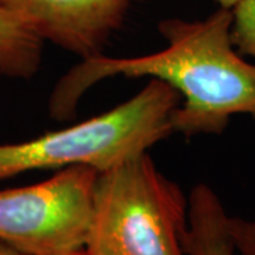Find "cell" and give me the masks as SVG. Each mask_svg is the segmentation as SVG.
I'll use <instances>...</instances> for the list:
<instances>
[{
    "mask_svg": "<svg viewBox=\"0 0 255 255\" xmlns=\"http://www.w3.org/2000/svg\"><path fill=\"white\" fill-rule=\"evenodd\" d=\"M231 23L233 11L226 7L204 20L166 18L159 23L167 43L160 51L81 60L55 84L48 101L50 117L55 121L73 118L91 87L124 75L160 80L180 95L173 130L183 136L220 135L236 115L255 119V64L244 60L233 44Z\"/></svg>",
    "mask_w": 255,
    "mask_h": 255,
    "instance_id": "obj_1",
    "label": "cell"
},
{
    "mask_svg": "<svg viewBox=\"0 0 255 255\" xmlns=\"http://www.w3.org/2000/svg\"><path fill=\"white\" fill-rule=\"evenodd\" d=\"M180 102L169 84L152 78L135 97L101 115L24 142L0 145V182L33 170L111 169L174 133L173 115Z\"/></svg>",
    "mask_w": 255,
    "mask_h": 255,
    "instance_id": "obj_2",
    "label": "cell"
},
{
    "mask_svg": "<svg viewBox=\"0 0 255 255\" xmlns=\"http://www.w3.org/2000/svg\"><path fill=\"white\" fill-rule=\"evenodd\" d=\"M189 197L147 152L98 173L85 253L186 255Z\"/></svg>",
    "mask_w": 255,
    "mask_h": 255,
    "instance_id": "obj_3",
    "label": "cell"
},
{
    "mask_svg": "<svg viewBox=\"0 0 255 255\" xmlns=\"http://www.w3.org/2000/svg\"><path fill=\"white\" fill-rule=\"evenodd\" d=\"M98 173L71 166L43 182L0 190V241L26 255L84 250Z\"/></svg>",
    "mask_w": 255,
    "mask_h": 255,
    "instance_id": "obj_4",
    "label": "cell"
},
{
    "mask_svg": "<svg viewBox=\"0 0 255 255\" xmlns=\"http://www.w3.org/2000/svg\"><path fill=\"white\" fill-rule=\"evenodd\" d=\"M136 0H0L44 43L80 57L102 54Z\"/></svg>",
    "mask_w": 255,
    "mask_h": 255,
    "instance_id": "obj_5",
    "label": "cell"
},
{
    "mask_svg": "<svg viewBox=\"0 0 255 255\" xmlns=\"http://www.w3.org/2000/svg\"><path fill=\"white\" fill-rule=\"evenodd\" d=\"M228 214L219 194L199 183L189 194V226L183 237L186 255H238L228 233Z\"/></svg>",
    "mask_w": 255,
    "mask_h": 255,
    "instance_id": "obj_6",
    "label": "cell"
},
{
    "mask_svg": "<svg viewBox=\"0 0 255 255\" xmlns=\"http://www.w3.org/2000/svg\"><path fill=\"white\" fill-rule=\"evenodd\" d=\"M43 47L41 38L0 6V75L30 80L40 70Z\"/></svg>",
    "mask_w": 255,
    "mask_h": 255,
    "instance_id": "obj_7",
    "label": "cell"
},
{
    "mask_svg": "<svg viewBox=\"0 0 255 255\" xmlns=\"http://www.w3.org/2000/svg\"><path fill=\"white\" fill-rule=\"evenodd\" d=\"M231 11L233 44L240 54L255 58V0H238Z\"/></svg>",
    "mask_w": 255,
    "mask_h": 255,
    "instance_id": "obj_8",
    "label": "cell"
},
{
    "mask_svg": "<svg viewBox=\"0 0 255 255\" xmlns=\"http://www.w3.org/2000/svg\"><path fill=\"white\" fill-rule=\"evenodd\" d=\"M228 233L238 255H255V220L228 216Z\"/></svg>",
    "mask_w": 255,
    "mask_h": 255,
    "instance_id": "obj_9",
    "label": "cell"
},
{
    "mask_svg": "<svg viewBox=\"0 0 255 255\" xmlns=\"http://www.w3.org/2000/svg\"><path fill=\"white\" fill-rule=\"evenodd\" d=\"M0 255H26V254H23V253L17 251L16 248H13V247L4 244L3 241H0Z\"/></svg>",
    "mask_w": 255,
    "mask_h": 255,
    "instance_id": "obj_10",
    "label": "cell"
},
{
    "mask_svg": "<svg viewBox=\"0 0 255 255\" xmlns=\"http://www.w3.org/2000/svg\"><path fill=\"white\" fill-rule=\"evenodd\" d=\"M220 4V7H226V9H233V6L237 3L238 0H216Z\"/></svg>",
    "mask_w": 255,
    "mask_h": 255,
    "instance_id": "obj_11",
    "label": "cell"
},
{
    "mask_svg": "<svg viewBox=\"0 0 255 255\" xmlns=\"http://www.w3.org/2000/svg\"><path fill=\"white\" fill-rule=\"evenodd\" d=\"M61 255H90L85 253V250H78V251H73V253H68V254H61Z\"/></svg>",
    "mask_w": 255,
    "mask_h": 255,
    "instance_id": "obj_12",
    "label": "cell"
}]
</instances>
